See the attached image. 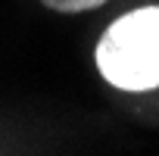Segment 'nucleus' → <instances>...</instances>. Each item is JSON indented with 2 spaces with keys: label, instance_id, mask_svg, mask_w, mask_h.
Segmentation results:
<instances>
[{
  "label": "nucleus",
  "instance_id": "obj_1",
  "mask_svg": "<svg viewBox=\"0 0 159 156\" xmlns=\"http://www.w3.org/2000/svg\"><path fill=\"white\" fill-rule=\"evenodd\" d=\"M97 69L119 91L159 88V7L116 19L97 44Z\"/></svg>",
  "mask_w": 159,
  "mask_h": 156
},
{
  "label": "nucleus",
  "instance_id": "obj_2",
  "mask_svg": "<svg viewBox=\"0 0 159 156\" xmlns=\"http://www.w3.org/2000/svg\"><path fill=\"white\" fill-rule=\"evenodd\" d=\"M41 3L53 13H84V10H97L106 0H41Z\"/></svg>",
  "mask_w": 159,
  "mask_h": 156
}]
</instances>
